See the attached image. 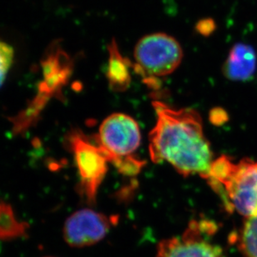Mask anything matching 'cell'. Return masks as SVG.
Here are the masks:
<instances>
[{"instance_id":"cell-1","label":"cell","mask_w":257,"mask_h":257,"mask_svg":"<svg viewBox=\"0 0 257 257\" xmlns=\"http://www.w3.org/2000/svg\"><path fill=\"white\" fill-rule=\"evenodd\" d=\"M156 126L150 133V155L155 163L167 162L184 176L206 179L213 162L210 143L200 114L192 109H174L154 101Z\"/></svg>"},{"instance_id":"cell-2","label":"cell","mask_w":257,"mask_h":257,"mask_svg":"<svg viewBox=\"0 0 257 257\" xmlns=\"http://www.w3.org/2000/svg\"><path fill=\"white\" fill-rule=\"evenodd\" d=\"M206 180L228 211L246 218L257 215V162L244 159L234 163L220 156L211 164Z\"/></svg>"},{"instance_id":"cell-3","label":"cell","mask_w":257,"mask_h":257,"mask_svg":"<svg viewBox=\"0 0 257 257\" xmlns=\"http://www.w3.org/2000/svg\"><path fill=\"white\" fill-rule=\"evenodd\" d=\"M133 69L146 81L173 73L181 64L183 51L180 43L165 33H155L141 38L134 50Z\"/></svg>"},{"instance_id":"cell-4","label":"cell","mask_w":257,"mask_h":257,"mask_svg":"<svg viewBox=\"0 0 257 257\" xmlns=\"http://www.w3.org/2000/svg\"><path fill=\"white\" fill-rule=\"evenodd\" d=\"M68 141L79 172V195L89 205H94L106 176L108 158L96 142H90L81 131H71Z\"/></svg>"},{"instance_id":"cell-5","label":"cell","mask_w":257,"mask_h":257,"mask_svg":"<svg viewBox=\"0 0 257 257\" xmlns=\"http://www.w3.org/2000/svg\"><path fill=\"white\" fill-rule=\"evenodd\" d=\"M141 140L138 123L127 114L116 113L102 122L95 142L109 162L116 166L124 159L135 156Z\"/></svg>"},{"instance_id":"cell-6","label":"cell","mask_w":257,"mask_h":257,"mask_svg":"<svg viewBox=\"0 0 257 257\" xmlns=\"http://www.w3.org/2000/svg\"><path fill=\"white\" fill-rule=\"evenodd\" d=\"M216 225L210 220H194L181 236L170 238L158 245L156 257H224L220 245L210 241Z\"/></svg>"},{"instance_id":"cell-7","label":"cell","mask_w":257,"mask_h":257,"mask_svg":"<svg viewBox=\"0 0 257 257\" xmlns=\"http://www.w3.org/2000/svg\"><path fill=\"white\" fill-rule=\"evenodd\" d=\"M116 220L91 209L77 210L67 218L63 238L73 248L95 245L104 239Z\"/></svg>"},{"instance_id":"cell-8","label":"cell","mask_w":257,"mask_h":257,"mask_svg":"<svg viewBox=\"0 0 257 257\" xmlns=\"http://www.w3.org/2000/svg\"><path fill=\"white\" fill-rule=\"evenodd\" d=\"M256 64V53L253 47L238 43L230 50L223 65V73L232 81H245L255 74Z\"/></svg>"},{"instance_id":"cell-9","label":"cell","mask_w":257,"mask_h":257,"mask_svg":"<svg viewBox=\"0 0 257 257\" xmlns=\"http://www.w3.org/2000/svg\"><path fill=\"white\" fill-rule=\"evenodd\" d=\"M133 64L119 52L116 41L113 40L109 45V62L107 78L109 86L115 91H124L131 84V69Z\"/></svg>"},{"instance_id":"cell-10","label":"cell","mask_w":257,"mask_h":257,"mask_svg":"<svg viewBox=\"0 0 257 257\" xmlns=\"http://www.w3.org/2000/svg\"><path fill=\"white\" fill-rule=\"evenodd\" d=\"M30 225L18 220L14 210L6 203H0V241H11L28 235Z\"/></svg>"},{"instance_id":"cell-11","label":"cell","mask_w":257,"mask_h":257,"mask_svg":"<svg viewBox=\"0 0 257 257\" xmlns=\"http://www.w3.org/2000/svg\"><path fill=\"white\" fill-rule=\"evenodd\" d=\"M244 257H257V215L246 218L238 238Z\"/></svg>"},{"instance_id":"cell-12","label":"cell","mask_w":257,"mask_h":257,"mask_svg":"<svg viewBox=\"0 0 257 257\" xmlns=\"http://www.w3.org/2000/svg\"><path fill=\"white\" fill-rule=\"evenodd\" d=\"M15 59V50L8 43L0 40V87L5 83Z\"/></svg>"},{"instance_id":"cell-13","label":"cell","mask_w":257,"mask_h":257,"mask_svg":"<svg viewBox=\"0 0 257 257\" xmlns=\"http://www.w3.org/2000/svg\"><path fill=\"white\" fill-rule=\"evenodd\" d=\"M215 29H216V24L215 20L210 18L202 19L200 21H198L195 25V30L197 33L203 36H209L215 31Z\"/></svg>"},{"instance_id":"cell-14","label":"cell","mask_w":257,"mask_h":257,"mask_svg":"<svg viewBox=\"0 0 257 257\" xmlns=\"http://www.w3.org/2000/svg\"><path fill=\"white\" fill-rule=\"evenodd\" d=\"M210 119L215 124H223L228 119L227 114L224 109H215L210 112Z\"/></svg>"},{"instance_id":"cell-15","label":"cell","mask_w":257,"mask_h":257,"mask_svg":"<svg viewBox=\"0 0 257 257\" xmlns=\"http://www.w3.org/2000/svg\"><path fill=\"white\" fill-rule=\"evenodd\" d=\"M45 257H54V256H45Z\"/></svg>"}]
</instances>
